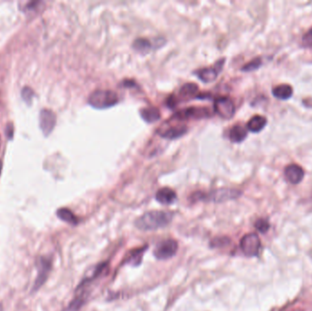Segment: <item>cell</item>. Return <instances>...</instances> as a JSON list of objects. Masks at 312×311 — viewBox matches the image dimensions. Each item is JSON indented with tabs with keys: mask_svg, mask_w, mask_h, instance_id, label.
Listing matches in <instances>:
<instances>
[{
	"mask_svg": "<svg viewBox=\"0 0 312 311\" xmlns=\"http://www.w3.org/2000/svg\"><path fill=\"white\" fill-rule=\"evenodd\" d=\"M173 215L165 211H150L136 220L135 226L141 230H157L168 226Z\"/></svg>",
	"mask_w": 312,
	"mask_h": 311,
	"instance_id": "1",
	"label": "cell"
},
{
	"mask_svg": "<svg viewBox=\"0 0 312 311\" xmlns=\"http://www.w3.org/2000/svg\"><path fill=\"white\" fill-rule=\"evenodd\" d=\"M90 105L98 109L110 108L118 103L117 93L110 90H97L93 92L89 97Z\"/></svg>",
	"mask_w": 312,
	"mask_h": 311,
	"instance_id": "2",
	"label": "cell"
},
{
	"mask_svg": "<svg viewBox=\"0 0 312 311\" xmlns=\"http://www.w3.org/2000/svg\"><path fill=\"white\" fill-rule=\"evenodd\" d=\"M199 200H207L215 203L226 202L233 199L239 197L242 193L239 190L232 189V188H221V189L215 190L211 193L204 194L202 193H197Z\"/></svg>",
	"mask_w": 312,
	"mask_h": 311,
	"instance_id": "3",
	"label": "cell"
},
{
	"mask_svg": "<svg viewBox=\"0 0 312 311\" xmlns=\"http://www.w3.org/2000/svg\"><path fill=\"white\" fill-rule=\"evenodd\" d=\"M240 248L247 257H255L259 253L261 248V241L257 234L250 233L242 237Z\"/></svg>",
	"mask_w": 312,
	"mask_h": 311,
	"instance_id": "4",
	"label": "cell"
},
{
	"mask_svg": "<svg viewBox=\"0 0 312 311\" xmlns=\"http://www.w3.org/2000/svg\"><path fill=\"white\" fill-rule=\"evenodd\" d=\"M51 270V259L47 258V257H40L38 261V265H37V278L35 279L33 286H32V292H37L41 286L45 284L47 279L50 276Z\"/></svg>",
	"mask_w": 312,
	"mask_h": 311,
	"instance_id": "5",
	"label": "cell"
},
{
	"mask_svg": "<svg viewBox=\"0 0 312 311\" xmlns=\"http://www.w3.org/2000/svg\"><path fill=\"white\" fill-rule=\"evenodd\" d=\"M212 114L208 108L206 107H189L186 109L179 110L176 114H173V120L184 121L189 119L208 118Z\"/></svg>",
	"mask_w": 312,
	"mask_h": 311,
	"instance_id": "6",
	"label": "cell"
},
{
	"mask_svg": "<svg viewBox=\"0 0 312 311\" xmlns=\"http://www.w3.org/2000/svg\"><path fill=\"white\" fill-rule=\"evenodd\" d=\"M215 114L219 115L221 118L231 119L236 113V107L232 100L228 97H219L214 103Z\"/></svg>",
	"mask_w": 312,
	"mask_h": 311,
	"instance_id": "7",
	"label": "cell"
},
{
	"mask_svg": "<svg viewBox=\"0 0 312 311\" xmlns=\"http://www.w3.org/2000/svg\"><path fill=\"white\" fill-rule=\"evenodd\" d=\"M178 245L176 241L173 239H167L161 242L156 247L154 250V256L158 259H168L173 257L177 251Z\"/></svg>",
	"mask_w": 312,
	"mask_h": 311,
	"instance_id": "8",
	"label": "cell"
},
{
	"mask_svg": "<svg viewBox=\"0 0 312 311\" xmlns=\"http://www.w3.org/2000/svg\"><path fill=\"white\" fill-rule=\"evenodd\" d=\"M57 117L56 114L51 109H41L39 114V127L42 130L43 135L49 136L55 128Z\"/></svg>",
	"mask_w": 312,
	"mask_h": 311,
	"instance_id": "9",
	"label": "cell"
},
{
	"mask_svg": "<svg viewBox=\"0 0 312 311\" xmlns=\"http://www.w3.org/2000/svg\"><path fill=\"white\" fill-rule=\"evenodd\" d=\"M225 63V59H221L214 65L213 67L204 68L196 72V75L203 82H212L217 78L219 72L223 69V65Z\"/></svg>",
	"mask_w": 312,
	"mask_h": 311,
	"instance_id": "10",
	"label": "cell"
},
{
	"mask_svg": "<svg viewBox=\"0 0 312 311\" xmlns=\"http://www.w3.org/2000/svg\"><path fill=\"white\" fill-rule=\"evenodd\" d=\"M285 178L289 184L298 185L303 180L305 172L301 166L298 164H288L284 170Z\"/></svg>",
	"mask_w": 312,
	"mask_h": 311,
	"instance_id": "11",
	"label": "cell"
},
{
	"mask_svg": "<svg viewBox=\"0 0 312 311\" xmlns=\"http://www.w3.org/2000/svg\"><path fill=\"white\" fill-rule=\"evenodd\" d=\"M156 200L163 205H172L176 201V193L173 190L165 187L159 190L155 195Z\"/></svg>",
	"mask_w": 312,
	"mask_h": 311,
	"instance_id": "12",
	"label": "cell"
},
{
	"mask_svg": "<svg viewBox=\"0 0 312 311\" xmlns=\"http://www.w3.org/2000/svg\"><path fill=\"white\" fill-rule=\"evenodd\" d=\"M187 131L186 125H175L166 129L165 130L159 131V135L165 139L174 140L180 138L183 135H185Z\"/></svg>",
	"mask_w": 312,
	"mask_h": 311,
	"instance_id": "13",
	"label": "cell"
},
{
	"mask_svg": "<svg viewBox=\"0 0 312 311\" xmlns=\"http://www.w3.org/2000/svg\"><path fill=\"white\" fill-rule=\"evenodd\" d=\"M272 93L277 99L286 101L292 97L293 88L288 84L278 85L272 90Z\"/></svg>",
	"mask_w": 312,
	"mask_h": 311,
	"instance_id": "14",
	"label": "cell"
},
{
	"mask_svg": "<svg viewBox=\"0 0 312 311\" xmlns=\"http://www.w3.org/2000/svg\"><path fill=\"white\" fill-rule=\"evenodd\" d=\"M266 123H268V120L264 116L256 115L249 120L247 127H248V130L252 132H259L260 130L265 128Z\"/></svg>",
	"mask_w": 312,
	"mask_h": 311,
	"instance_id": "15",
	"label": "cell"
},
{
	"mask_svg": "<svg viewBox=\"0 0 312 311\" xmlns=\"http://www.w3.org/2000/svg\"><path fill=\"white\" fill-rule=\"evenodd\" d=\"M140 114L142 118L144 119L145 122L148 123H153L157 122L161 117L160 112L157 108L154 107H147L141 109Z\"/></svg>",
	"mask_w": 312,
	"mask_h": 311,
	"instance_id": "16",
	"label": "cell"
},
{
	"mask_svg": "<svg viewBox=\"0 0 312 311\" xmlns=\"http://www.w3.org/2000/svg\"><path fill=\"white\" fill-rule=\"evenodd\" d=\"M132 48L139 53L147 54L154 48V44H152L147 38H137L132 44Z\"/></svg>",
	"mask_w": 312,
	"mask_h": 311,
	"instance_id": "17",
	"label": "cell"
},
{
	"mask_svg": "<svg viewBox=\"0 0 312 311\" xmlns=\"http://www.w3.org/2000/svg\"><path fill=\"white\" fill-rule=\"evenodd\" d=\"M248 131L241 125H235L229 131V138L232 143H241L247 138Z\"/></svg>",
	"mask_w": 312,
	"mask_h": 311,
	"instance_id": "18",
	"label": "cell"
},
{
	"mask_svg": "<svg viewBox=\"0 0 312 311\" xmlns=\"http://www.w3.org/2000/svg\"><path fill=\"white\" fill-rule=\"evenodd\" d=\"M57 216L64 222L73 226H75L79 222L76 215L68 208H59V210L57 211Z\"/></svg>",
	"mask_w": 312,
	"mask_h": 311,
	"instance_id": "19",
	"label": "cell"
},
{
	"mask_svg": "<svg viewBox=\"0 0 312 311\" xmlns=\"http://www.w3.org/2000/svg\"><path fill=\"white\" fill-rule=\"evenodd\" d=\"M198 92V86L195 84V83H186L182 87L179 94L180 97L184 98V99H189L194 97L196 93Z\"/></svg>",
	"mask_w": 312,
	"mask_h": 311,
	"instance_id": "20",
	"label": "cell"
},
{
	"mask_svg": "<svg viewBox=\"0 0 312 311\" xmlns=\"http://www.w3.org/2000/svg\"><path fill=\"white\" fill-rule=\"evenodd\" d=\"M83 304H84V296L80 295L73 299L64 311H79L80 307L83 306Z\"/></svg>",
	"mask_w": 312,
	"mask_h": 311,
	"instance_id": "21",
	"label": "cell"
},
{
	"mask_svg": "<svg viewBox=\"0 0 312 311\" xmlns=\"http://www.w3.org/2000/svg\"><path fill=\"white\" fill-rule=\"evenodd\" d=\"M261 65L262 59L260 58H256L249 61V63L246 64L245 66L242 68V71L246 72H254L258 68L261 67Z\"/></svg>",
	"mask_w": 312,
	"mask_h": 311,
	"instance_id": "22",
	"label": "cell"
},
{
	"mask_svg": "<svg viewBox=\"0 0 312 311\" xmlns=\"http://www.w3.org/2000/svg\"><path fill=\"white\" fill-rule=\"evenodd\" d=\"M143 254H144V250L143 249H140L138 251H135V252L131 253L130 257L127 259V262L130 263L131 265H139L141 261H142Z\"/></svg>",
	"mask_w": 312,
	"mask_h": 311,
	"instance_id": "23",
	"label": "cell"
},
{
	"mask_svg": "<svg viewBox=\"0 0 312 311\" xmlns=\"http://www.w3.org/2000/svg\"><path fill=\"white\" fill-rule=\"evenodd\" d=\"M34 91L32 88H30V87H25V88H23L21 92V96L22 99L24 100V101L29 104V103H31V101H32V98L34 97Z\"/></svg>",
	"mask_w": 312,
	"mask_h": 311,
	"instance_id": "24",
	"label": "cell"
},
{
	"mask_svg": "<svg viewBox=\"0 0 312 311\" xmlns=\"http://www.w3.org/2000/svg\"><path fill=\"white\" fill-rule=\"evenodd\" d=\"M255 227L257 228L258 231L262 232V233H265V232L269 230L270 228V224L269 222L265 220V219H258L256 224H255Z\"/></svg>",
	"mask_w": 312,
	"mask_h": 311,
	"instance_id": "25",
	"label": "cell"
},
{
	"mask_svg": "<svg viewBox=\"0 0 312 311\" xmlns=\"http://www.w3.org/2000/svg\"><path fill=\"white\" fill-rule=\"evenodd\" d=\"M230 242V240L228 239L227 237H222V238H215L211 242L212 247L215 248H221L224 246H228Z\"/></svg>",
	"mask_w": 312,
	"mask_h": 311,
	"instance_id": "26",
	"label": "cell"
},
{
	"mask_svg": "<svg viewBox=\"0 0 312 311\" xmlns=\"http://www.w3.org/2000/svg\"><path fill=\"white\" fill-rule=\"evenodd\" d=\"M302 43L305 47H312V28L304 35Z\"/></svg>",
	"mask_w": 312,
	"mask_h": 311,
	"instance_id": "27",
	"label": "cell"
},
{
	"mask_svg": "<svg viewBox=\"0 0 312 311\" xmlns=\"http://www.w3.org/2000/svg\"><path fill=\"white\" fill-rule=\"evenodd\" d=\"M6 135L9 140L12 139L13 135H14V127H13L12 123H9L6 127Z\"/></svg>",
	"mask_w": 312,
	"mask_h": 311,
	"instance_id": "28",
	"label": "cell"
},
{
	"mask_svg": "<svg viewBox=\"0 0 312 311\" xmlns=\"http://www.w3.org/2000/svg\"><path fill=\"white\" fill-rule=\"evenodd\" d=\"M0 311H3V306H2L1 302H0Z\"/></svg>",
	"mask_w": 312,
	"mask_h": 311,
	"instance_id": "29",
	"label": "cell"
}]
</instances>
